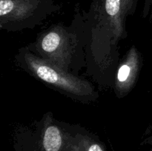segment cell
Segmentation results:
<instances>
[{
  "label": "cell",
  "mask_w": 152,
  "mask_h": 151,
  "mask_svg": "<svg viewBox=\"0 0 152 151\" xmlns=\"http://www.w3.org/2000/svg\"><path fill=\"white\" fill-rule=\"evenodd\" d=\"M84 17L80 13L78 27L76 20L72 25L64 26L62 24L53 25L39 33L35 41L26 46L37 56L53 64L65 72L72 73L77 71V64H83V34L80 29Z\"/></svg>",
  "instance_id": "obj_1"
},
{
  "label": "cell",
  "mask_w": 152,
  "mask_h": 151,
  "mask_svg": "<svg viewBox=\"0 0 152 151\" xmlns=\"http://www.w3.org/2000/svg\"><path fill=\"white\" fill-rule=\"evenodd\" d=\"M15 60L16 65L28 74L74 100L90 103L99 97L97 91L90 82L39 57L26 46L19 49Z\"/></svg>",
  "instance_id": "obj_2"
},
{
  "label": "cell",
  "mask_w": 152,
  "mask_h": 151,
  "mask_svg": "<svg viewBox=\"0 0 152 151\" xmlns=\"http://www.w3.org/2000/svg\"><path fill=\"white\" fill-rule=\"evenodd\" d=\"M65 134L61 151H108L96 135L86 129L68 123L60 122Z\"/></svg>",
  "instance_id": "obj_7"
},
{
  "label": "cell",
  "mask_w": 152,
  "mask_h": 151,
  "mask_svg": "<svg viewBox=\"0 0 152 151\" xmlns=\"http://www.w3.org/2000/svg\"><path fill=\"white\" fill-rule=\"evenodd\" d=\"M142 16L143 18L148 17L149 22H152V0H145Z\"/></svg>",
  "instance_id": "obj_8"
},
{
  "label": "cell",
  "mask_w": 152,
  "mask_h": 151,
  "mask_svg": "<svg viewBox=\"0 0 152 151\" xmlns=\"http://www.w3.org/2000/svg\"><path fill=\"white\" fill-rule=\"evenodd\" d=\"M142 59L137 48L131 47L120 64L114 80V92L119 99L127 96L137 81Z\"/></svg>",
  "instance_id": "obj_6"
},
{
  "label": "cell",
  "mask_w": 152,
  "mask_h": 151,
  "mask_svg": "<svg viewBox=\"0 0 152 151\" xmlns=\"http://www.w3.org/2000/svg\"><path fill=\"white\" fill-rule=\"evenodd\" d=\"M61 8L56 0H0V28L7 32L34 29Z\"/></svg>",
  "instance_id": "obj_3"
},
{
  "label": "cell",
  "mask_w": 152,
  "mask_h": 151,
  "mask_svg": "<svg viewBox=\"0 0 152 151\" xmlns=\"http://www.w3.org/2000/svg\"><path fill=\"white\" fill-rule=\"evenodd\" d=\"M123 2L126 7L128 15L129 16L133 15L136 11L138 0H123Z\"/></svg>",
  "instance_id": "obj_9"
},
{
  "label": "cell",
  "mask_w": 152,
  "mask_h": 151,
  "mask_svg": "<svg viewBox=\"0 0 152 151\" xmlns=\"http://www.w3.org/2000/svg\"><path fill=\"white\" fill-rule=\"evenodd\" d=\"M142 144H149L151 146V148H150V150L148 151H152V136L147 138L146 139H145L142 142Z\"/></svg>",
  "instance_id": "obj_10"
},
{
  "label": "cell",
  "mask_w": 152,
  "mask_h": 151,
  "mask_svg": "<svg viewBox=\"0 0 152 151\" xmlns=\"http://www.w3.org/2000/svg\"><path fill=\"white\" fill-rule=\"evenodd\" d=\"M64 142L63 129L51 112L30 125L17 127L13 133L14 151H61Z\"/></svg>",
  "instance_id": "obj_4"
},
{
  "label": "cell",
  "mask_w": 152,
  "mask_h": 151,
  "mask_svg": "<svg viewBox=\"0 0 152 151\" xmlns=\"http://www.w3.org/2000/svg\"><path fill=\"white\" fill-rule=\"evenodd\" d=\"M86 19L104 28L113 44L127 37L126 18L128 15L123 0H93Z\"/></svg>",
  "instance_id": "obj_5"
}]
</instances>
